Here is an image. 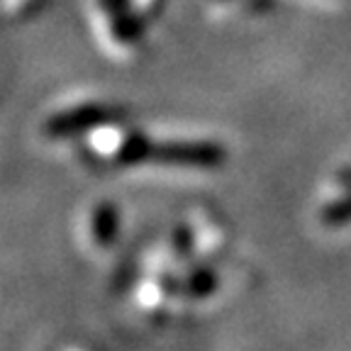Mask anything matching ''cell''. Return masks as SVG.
Returning a JSON list of instances; mask_svg holds the SVG:
<instances>
[{
	"label": "cell",
	"instance_id": "obj_1",
	"mask_svg": "<svg viewBox=\"0 0 351 351\" xmlns=\"http://www.w3.org/2000/svg\"><path fill=\"white\" fill-rule=\"evenodd\" d=\"M227 159V152L217 142H152L147 161L164 166H188V169H217Z\"/></svg>",
	"mask_w": 351,
	"mask_h": 351
},
{
	"label": "cell",
	"instance_id": "obj_2",
	"mask_svg": "<svg viewBox=\"0 0 351 351\" xmlns=\"http://www.w3.org/2000/svg\"><path fill=\"white\" fill-rule=\"evenodd\" d=\"M120 120H122L120 108L100 105V103H86L51 115L47 120V125H44V132L54 139H69V137H76V134H83V132L98 130V127L115 125Z\"/></svg>",
	"mask_w": 351,
	"mask_h": 351
},
{
	"label": "cell",
	"instance_id": "obj_3",
	"mask_svg": "<svg viewBox=\"0 0 351 351\" xmlns=\"http://www.w3.org/2000/svg\"><path fill=\"white\" fill-rule=\"evenodd\" d=\"M117 232H120V210L112 203L95 205L93 215H90V234H93L95 244L110 247L117 239Z\"/></svg>",
	"mask_w": 351,
	"mask_h": 351
},
{
	"label": "cell",
	"instance_id": "obj_4",
	"mask_svg": "<svg viewBox=\"0 0 351 351\" xmlns=\"http://www.w3.org/2000/svg\"><path fill=\"white\" fill-rule=\"evenodd\" d=\"M152 139L144 132H132L122 139V144L117 147L115 161L120 166H134V164H147V154Z\"/></svg>",
	"mask_w": 351,
	"mask_h": 351
},
{
	"label": "cell",
	"instance_id": "obj_5",
	"mask_svg": "<svg viewBox=\"0 0 351 351\" xmlns=\"http://www.w3.org/2000/svg\"><path fill=\"white\" fill-rule=\"evenodd\" d=\"M178 288L188 298H205L217 288V274L213 269H208V266H197L186 276L183 283H178Z\"/></svg>",
	"mask_w": 351,
	"mask_h": 351
},
{
	"label": "cell",
	"instance_id": "obj_6",
	"mask_svg": "<svg viewBox=\"0 0 351 351\" xmlns=\"http://www.w3.org/2000/svg\"><path fill=\"white\" fill-rule=\"evenodd\" d=\"M144 20L142 15L132 10H125L120 15H112V34H115L117 42H125V44H134L142 39L144 34Z\"/></svg>",
	"mask_w": 351,
	"mask_h": 351
},
{
	"label": "cell",
	"instance_id": "obj_7",
	"mask_svg": "<svg viewBox=\"0 0 351 351\" xmlns=\"http://www.w3.org/2000/svg\"><path fill=\"white\" fill-rule=\"evenodd\" d=\"M319 219H322L327 227L349 225V222H351V193L341 197V200H335V203L324 205Z\"/></svg>",
	"mask_w": 351,
	"mask_h": 351
},
{
	"label": "cell",
	"instance_id": "obj_8",
	"mask_svg": "<svg viewBox=\"0 0 351 351\" xmlns=\"http://www.w3.org/2000/svg\"><path fill=\"white\" fill-rule=\"evenodd\" d=\"M173 247L176 252L181 254L191 252V232H188V227H178V232L173 234Z\"/></svg>",
	"mask_w": 351,
	"mask_h": 351
},
{
	"label": "cell",
	"instance_id": "obj_9",
	"mask_svg": "<svg viewBox=\"0 0 351 351\" xmlns=\"http://www.w3.org/2000/svg\"><path fill=\"white\" fill-rule=\"evenodd\" d=\"M100 8L112 17V15H120V12L130 10V0H100Z\"/></svg>",
	"mask_w": 351,
	"mask_h": 351
}]
</instances>
